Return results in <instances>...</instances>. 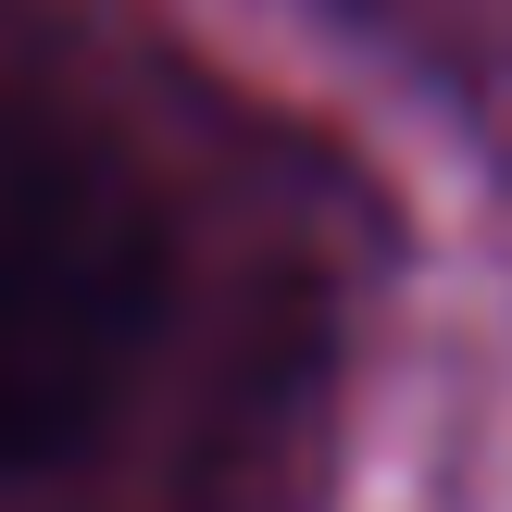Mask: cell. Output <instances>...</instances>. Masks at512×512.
Listing matches in <instances>:
<instances>
[{
	"instance_id": "obj_1",
	"label": "cell",
	"mask_w": 512,
	"mask_h": 512,
	"mask_svg": "<svg viewBox=\"0 0 512 512\" xmlns=\"http://www.w3.org/2000/svg\"><path fill=\"white\" fill-rule=\"evenodd\" d=\"M150 325L163 225L100 138L0 100V475H38L100 438Z\"/></svg>"
}]
</instances>
